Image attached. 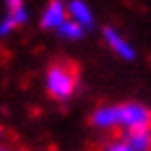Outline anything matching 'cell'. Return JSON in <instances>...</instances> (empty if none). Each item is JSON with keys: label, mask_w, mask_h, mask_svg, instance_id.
I'll return each instance as SVG.
<instances>
[{"label": "cell", "mask_w": 151, "mask_h": 151, "mask_svg": "<svg viewBox=\"0 0 151 151\" xmlns=\"http://www.w3.org/2000/svg\"><path fill=\"white\" fill-rule=\"evenodd\" d=\"M92 123L101 129H125V132L151 129V110L138 103L110 105L92 114Z\"/></svg>", "instance_id": "1"}, {"label": "cell", "mask_w": 151, "mask_h": 151, "mask_svg": "<svg viewBox=\"0 0 151 151\" xmlns=\"http://www.w3.org/2000/svg\"><path fill=\"white\" fill-rule=\"evenodd\" d=\"M105 151H134V149L129 147L125 140H116V142H110V145H107Z\"/></svg>", "instance_id": "9"}, {"label": "cell", "mask_w": 151, "mask_h": 151, "mask_svg": "<svg viewBox=\"0 0 151 151\" xmlns=\"http://www.w3.org/2000/svg\"><path fill=\"white\" fill-rule=\"evenodd\" d=\"M105 40H107L110 48H112L116 55H121L123 59H134V48L127 44V40L121 37L114 29H105Z\"/></svg>", "instance_id": "5"}, {"label": "cell", "mask_w": 151, "mask_h": 151, "mask_svg": "<svg viewBox=\"0 0 151 151\" xmlns=\"http://www.w3.org/2000/svg\"><path fill=\"white\" fill-rule=\"evenodd\" d=\"M0 136H2V129H0Z\"/></svg>", "instance_id": "11"}, {"label": "cell", "mask_w": 151, "mask_h": 151, "mask_svg": "<svg viewBox=\"0 0 151 151\" xmlns=\"http://www.w3.org/2000/svg\"><path fill=\"white\" fill-rule=\"evenodd\" d=\"M125 142L134 151H151V129H138V132H127Z\"/></svg>", "instance_id": "6"}, {"label": "cell", "mask_w": 151, "mask_h": 151, "mask_svg": "<svg viewBox=\"0 0 151 151\" xmlns=\"http://www.w3.org/2000/svg\"><path fill=\"white\" fill-rule=\"evenodd\" d=\"M27 20V9H24V0H7V18L0 24V33H9L15 27L24 24Z\"/></svg>", "instance_id": "3"}, {"label": "cell", "mask_w": 151, "mask_h": 151, "mask_svg": "<svg viewBox=\"0 0 151 151\" xmlns=\"http://www.w3.org/2000/svg\"><path fill=\"white\" fill-rule=\"evenodd\" d=\"M0 151H9V149H7V147H0Z\"/></svg>", "instance_id": "10"}, {"label": "cell", "mask_w": 151, "mask_h": 151, "mask_svg": "<svg viewBox=\"0 0 151 151\" xmlns=\"http://www.w3.org/2000/svg\"><path fill=\"white\" fill-rule=\"evenodd\" d=\"M79 86V66L70 59H59L50 64L46 72V90L53 99H68Z\"/></svg>", "instance_id": "2"}, {"label": "cell", "mask_w": 151, "mask_h": 151, "mask_svg": "<svg viewBox=\"0 0 151 151\" xmlns=\"http://www.w3.org/2000/svg\"><path fill=\"white\" fill-rule=\"evenodd\" d=\"M57 31H59V33L64 35V37H70V40H75V37H81V33H83V27H79V24H77L75 20H70V18H68V20H66V22L61 24V27L57 29Z\"/></svg>", "instance_id": "8"}, {"label": "cell", "mask_w": 151, "mask_h": 151, "mask_svg": "<svg viewBox=\"0 0 151 151\" xmlns=\"http://www.w3.org/2000/svg\"><path fill=\"white\" fill-rule=\"evenodd\" d=\"M66 20H68L66 4L61 0H50L48 7L44 9V15H42V27L44 29H59Z\"/></svg>", "instance_id": "4"}, {"label": "cell", "mask_w": 151, "mask_h": 151, "mask_svg": "<svg viewBox=\"0 0 151 151\" xmlns=\"http://www.w3.org/2000/svg\"><path fill=\"white\" fill-rule=\"evenodd\" d=\"M68 15H70V20H75L79 27H90L92 24V11L88 9V4L86 2H81V0H75V2H70L68 4Z\"/></svg>", "instance_id": "7"}]
</instances>
